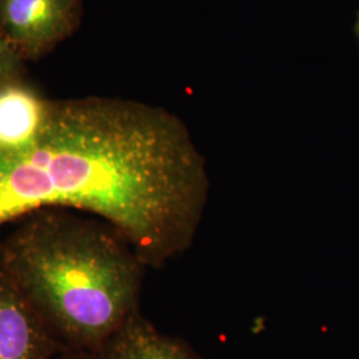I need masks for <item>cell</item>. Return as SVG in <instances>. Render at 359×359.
<instances>
[{
	"instance_id": "obj_1",
	"label": "cell",
	"mask_w": 359,
	"mask_h": 359,
	"mask_svg": "<svg viewBox=\"0 0 359 359\" xmlns=\"http://www.w3.org/2000/svg\"><path fill=\"white\" fill-rule=\"evenodd\" d=\"M205 157L182 118L123 97L50 99L26 140L0 147V231L40 209L109 224L147 265L185 253L209 197Z\"/></svg>"
},
{
	"instance_id": "obj_2",
	"label": "cell",
	"mask_w": 359,
	"mask_h": 359,
	"mask_svg": "<svg viewBox=\"0 0 359 359\" xmlns=\"http://www.w3.org/2000/svg\"><path fill=\"white\" fill-rule=\"evenodd\" d=\"M40 209L0 237V268L68 348L100 353L139 311L148 269L103 219Z\"/></svg>"
},
{
	"instance_id": "obj_3",
	"label": "cell",
	"mask_w": 359,
	"mask_h": 359,
	"mask_svg": "<svg viewBox=\"0 0 359 359\" xmlns=\"http://www.w3.org/2000/svg\"><path fill=\"white\" fill-rule=\"evenodd\" d=\"M83 0H0V31L26 62H38L76 34Z\"/></svg>"
},
{
	"instance_id": "obj_4",
	"label": "cell",
	"mask_w": 359,
	"mask_h": 359,
	"mask_svg": "<svg viewBox=\"0 0 359 359\" xmlns=\"http://www.w3.org/2000/svg\"><path fill=\"white\" fill-rule=\"evenodd\" d=\"M67 348L0 268V359H52Z\"/></svg>"
},
{
	"instance_id": "obj_5",
	"label": "cell",
	"mask_w": 359,
	"mask_h": 359,
	"mask_svg": "<svg viewBox=\"0 0 359 359\" xmlns=\"http://www.w3.org/2000/svg\"><path fill=\"white\" fill-rule=\"evenodd\" d=\"M103 359H201L182 339L161 333L140 310L104 345Z\"/></svg>"
},
{
	"instance_id": "obj_6",
	"label": "cell",
	"mask_w": 359,
	"mask_h": 359,
	"mask_svg": "<svg viewBox=\"0 0 359 359\" xmlns=\"http://www.w3.org/2000/svg\"><path fill=\"white\" fill-rule=\"evenodd\" d=\"M26 63L0 31V86L26 79Z\"/></svg>"
},
{
	"instance_id": "obj_7",
	"label": "cell",
	"mask_w": 359,
	"mask_h": 359,
	"mask_svg": "<svg viewBox=\"0 0 359 359\" xmlns=\"http://www.w3.org/2000/svg\"><path fill=\"white\" fill-rule=\"evenodd\" d=\"M52 359H103L100 353L86 351V350H75V348H67L59 355Z\"/></svg>"
},
{
	"instance_id": "obj_8",
	"label": "cell",
	"mask_w": 359,
	"mask_h": 359,
	"mask_svg": "<svg viewBox=\"0 0 359 359\" xmlns=\"http://www.w3.org/2000/svg\"><path fill=\"white\" fill-rule=\"evenodd\" d=\"M357 35H358V38H359V19H358V25H357Z\"/></svg>"
}]
</instances>
